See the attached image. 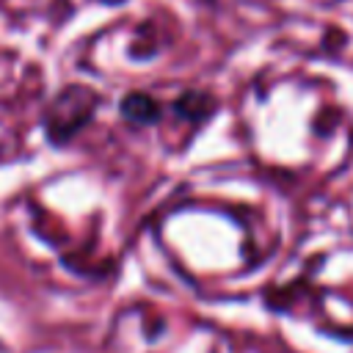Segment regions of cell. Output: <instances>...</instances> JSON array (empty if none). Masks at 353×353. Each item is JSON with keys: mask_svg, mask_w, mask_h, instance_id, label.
Here are the masks:
<instances>
[{"mask_svg": "<svg viewBox=\"0 0 353 353\" xmlns=\"http://www.w3.org/2000/svg\"><path fill=\"white\" fill-rule=\"evenodd\" d=\"M121 110H124V116H130L135 121H152L157 116V102H152L143 94H132L121 102Z\"/></svg>", "mask_w": 353, "mask_h": 353, "instance_id": "cell-1", "label": "cell"}]
</instances>
